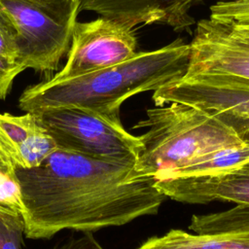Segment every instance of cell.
Segmentation results:
<instances>
[{
	"mask_svg": "<svg viewBox=\"0 0 249 249\" xmlns=\"http://www.w3.org/2000/svg\"><path fill=\"white\" fill-rule=\"evenodd\" d=\"M24 236L92 232L155 215L166 196L134 165L56 149L40 165L16 168Z\"/></svg>",
	"mask_w": 249,
	"mask_h": 249,
	"instance_id": "cell-1",
	"label": "cell"
},
{
	"mask_svg": "<svg viewBox=\"0 0 249 249\" xmlns=\"http://www.w3.org/2000/svg\"><path fill=\"white\" fill-rule=\"evenodd\" d=\"M190 53V44L178 38L161 48L138 52L116 66L30 86L21 93L18 107L24 112L77 107L121 117V107L129 97L181 79L187 72Z\"/></svg>",
	"mask_w": 249,
	"mask_h": 249,
	"instance_id": "cell-2",
	"label": "cell"
},
{
	"mask_svg": "<svg viewBox=\"0 0 249 249\" xmlns=\"http://www.w3.org/2000/svg\"><path fill=\"white\" fill-rule=\"evenodd\" d=\"M134 127L145 129L138 136L142 148L135 172L155 181L208 154L246 144L216 115L177 102L148 109Z\"/></svg>",
	"mask_w": 249,
	"mask_h": 249,
	"instance_id": "cell-3",
	"label": "cell"
},
{
	"mask_svg": "<svg viewBox=\"0 0 249 249\" xmlns=\"http://www.w3.org/2000/svg\"><path fill=\"white\" fill-rule=\"evenodd\" d=\"M18 32V62L36 72L55 70L67 53L82 0H0Z\"/></svg>",
	"mask_w": 249,
	"mask_h": 249,
	"instance_id": "cell-4",
	"label": "cell"
},
{
	"mask_svg": "<svg viewBox=\"0 0 249 249\" xmlns=\"http://www.w3.org/2000/svg\"><path fill=\"white\" fill-rule=\"evenodd\" d=\"M34 112L57 149L132 165L138 160L141 141L124 127L119 116L77 107Z\"/></svg>",
	"mask_w": 249,
	"mask_h": 249,
	"instance_id": "cell-5",
	"label": "cell"
},
{
	"mask_svg": "<svg viewBox=\"0 0 249 249\" xmlns=\"http://www.w3.org/2000/svg\"><path fill=\"white\" fill-rule=\"evenodd\" d=\"M156 106L183 103L208 111L249 144V83L217 75L183 76L154 91Z\"/></svg>",
	"mask_w": 249,
	"mask_h": 249,
	"instance_id": "cell-6",
	"label": "cell"
},
{
	"mask_svg": "<svg viewBox=\"0 0 249 249\" xmlns=\"http://www.w3.org/2000/svg\"><path fill=\"white\" fill-rule=\"evenodd\" d=\"M137 53L133 29L104 17L86 22L77 21L66 62L51 80L62 81L116 66Z\"/></svg>",
	"mask_w": 249,
	"mask_h": 249,
	"instance_id": "cell-7",
	"label": "cell"
},
{
	"mask_svg": "<svg viewBox=\"0 0 249 249\" xmlns=\"http://www.w3.org/2000/svg\"><path fill=\"white\" fill-rule=\"evenodd\" d=\"M184 76L217 75L249 83V37L213 18L196 23Z\"/></svg>",
	"mask_w": 249,
	"mask_h": 249,
	"instance_id": "cell-8",
	"label": "cell"
},
{
	"mask_svg": "<svg viewBox=\"0 0 249 249\" xmlns=\"http://www.w3.org/2000/svg\"><path fill=\"white\" fill-rule=\"evenodd\" d=\"M204 0H91L82 10L91 11L135 29L143 25H164L175 31L189 29L195 19L192 10Z\"/></svg>",
	"mask_w": 249,
	"mask_h": 249,
	"instance_id": "cell-9",
	"label": "cell"
},
{
	"mask_svg": "<svg viewBox=\"0 0 249 249\" xmlns=\"http://www.w3.org/2000/svg\"><path fill=\"white\" fill-rule=\"evenodd\" d=\"M56 149L37 113H0V154L15 169L36 167Z\"/></svg>",
	"mask_w": 249,
	"mask_h": 249,
	"instance_id": "cell-10",
	"label": "cell"
},
{
	"mask_svg": "<svg viewBox=\"0 0 249 249\" xmlns=\"http://www.w3.org/2000/svg\"><path fill=\"white\" fill-rule=\"evenodd\" d=\"M155 184L166 197L179 202L201 204L222 200L249 206V163L222 174L172 178Z\"/></svg>",
	"mask_w": 249,
	"mask_h": 249,
	"instance_id": "cell-11",
	"label": "cell"
},
{
	"mask_svg": "<svg viewBox=\"0 0 249 249\" xmlns=\"http://www.w3.org/2000/svg\"><path fill=\"white\" fill-rule=\"evenodd\" d=\"M137 249H249V235H211L171 230L147 239Z\"/></svg>",
	"mask_w": 249,
	"mask_h": 249,
	"instance_id": "cell-12",
	"label": "cell"
},
{
	"mask_svg": "<svg viewBox=\"0 0 249 249\" xmlns=\"http://www.w3.org/2000/svg\"><path fill=\"white\" fill-rule=\"evenodd\" d=\"M248 163L249 144L229 147L208 154L161 180L217 175L241 168Z\"/></svg>",
	"mask_w": 249,
	"mask_h": 249,
	"instance_id": "cell-13",
	"label": "cell"
},
{
	"mask_svg": "<svg viewBox=\"0 0 249 249\" xmlns=\"http://www.w3.org/2000/svg\"><path fill=\"white\" fill-rule=\"evenodd\" d=\"M15 170L0 154V212L21 215L19 186Z\"/></svg>",
	"mask_w": 249,
	"mask_h": 249,
	"instance_id": "cell-14",
	"label": "cell"
},
{
	"mask_svg": "<svg viewBox=\"0 0 249 249\" xmlns=\"http://www.w3.org/2000/svg\"><path fill=\"white\" fill-rule=\"evenodd\" d=\"M209 18L221 22H249V0H217L210 7Z\"/></svg>",
	"mask_w": 249,
	"mask_h": 249,
	"instance_id": "cell-15",
	"label": "cell"
},
{
	"mask_svg": "<svg viewBox=\"0 0 249 249\" xmlns=\"http://www.w3.org/2000/svg\"><path fill=\"white\" fill-rule=\"evenodd\" d=\"M23 235L22 216L0 212V249H20Z\"/></svg>",
	"mask_w": 249,
	"mask_h": 249,
	"instance_id": "cell-16",
	"label": "cell"
},
{
	"mask_svg": "<svg viewBox=\"0 0 249 249\" xmlns=\"http://www.w3.org/2000/svg\"><path fill=\"white\" fill-rule=\"evenodd\" d=\"M0 55L18 62V32L17 26L0 3Z\"/></svg>",
	"mask_w": 249,
	"mask_h": 249,
	"instance_id": "cell-17",
	"label": "cell"
},
{
	"mask_svg": "<svg viewBox=\"0 0 249 249\" xmlns=\"http://www.w3.org/2000/svg\"><path fill=\"white\" fill-rule=\"evenodd\" d=\"M24 70L19 62L12 61L0 55V99L7 96L14 80Z\"/></svg>",
	"mask_w": 249,
	"mask_h": 249,
	"instance_id": "cell-18",
	"label": "cell"
},
{
	"mask_svg": "<svg viewBox=\"0 0 249 249\" xmlns=\"http://www.w3.org/2000/svg\"><path fill=\"white\" fill-rule=\"evenodd\" d=\"M53 249H103L92 235V232H84L79 237H71L56 244Z\"/></svg>",
	"mask_w": 249,
	"mask_h": 249,
	"instance_id": "cell-19",
	"label": "cell"
},
{
	"mask_svg": "<svg viewBox=\"0 0 249 249\" xmlns=\"http://www.w3.org/2000/svg\"><path fill=\"white\" fill-rule=\"evenodd\" d=\"M231 26L232 30H234L236 33L249 37V22H235V23H230V22H224Z\"/></svg>",
	"mask_w": 249,
	"mask_h": 249,
	"instance_id": "cell-20",
	"label": "cell"
},
{
	"mask_svg": "<svg viewBox=\"0 0 249 249\" xmlns=\"http://www.w3.org/2000/svg\"><path fill=\"white\" fill-rule=\"evenodd\" d=\"M89 1H91V0H82V4H84V3H87V2H89Z\"/></svg>",
	"mask_w": 249,
	"mask_h": 249,
	"instance_id": "cell-21",
	"label": "cell"
}]
</instances>
